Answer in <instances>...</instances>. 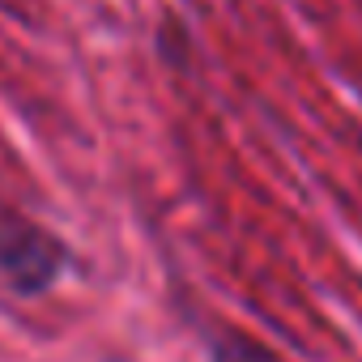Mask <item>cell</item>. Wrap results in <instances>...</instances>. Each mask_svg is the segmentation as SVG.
Returning <instances> with one entry per match:
<instances>
[{"instance_id": "cell-1", "label": "cell", "mask_w": 362, "mask_h": 362, "mask_svg": "<svg viewBox=\"0 0 362 362\" xmlns=\"http://www.w3.org/2000/svg\"><path fill=\"white\" fill-rule=\"evenodd\" d=\"M0 269L22 290H43L56 277V243L47 235H9L0 243Z\"/></svg>"}]
</instances>
